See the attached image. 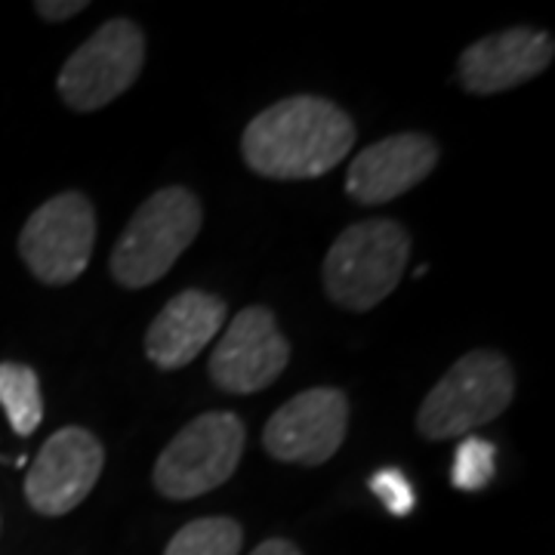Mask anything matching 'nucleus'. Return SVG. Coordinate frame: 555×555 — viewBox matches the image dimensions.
<instances>
[{
	"label": "nucleus",
	"mask_w": 555,
	"mask_h": 555,
	"mask_svg": "<svg viewBox=\"0 0 555 555\" xmlns=\"http://www.w3.org/2000/svg\"><path fill=\"white\" fill-rule=\"evenodd\" d=\"M356 145V124L337 102L321 96H291L247 124L241 155L266 179H318L331 173Z\"/></svg>",
	"instance_id": "obj_1"
},
{
	"label": "nucleus",
	"mask_w": 555,
	"mask_h": 555,
	"mask_svg": "<svg viewBox=\"0 0 555 555\" xmlns=\"http://www.w3.org/2000/svg\"><path fill=\"white\" fill-rule=\"evenodd\" d=\"M411 235L396 219H364L339 232L324 257V294L339 309L367 312L401 284Z\"/></svg>",
	"instance_id": "obj_2"
},
{
	"label": "nucleus",
	"mask_w": 555,
	"mask_h": 555,
	"mask_svg": "<svg viewBox=\"0 0 555 555\" xmlns=\"http://www.w3.org/2000/svg\"><path fill=\"white\" fill-rule=\"evenodd\" d=\"M201 222V201L182 185L160 189L142 201L108 259L115 281L130 291L160 281L198 238Z\"/></svg>",
	"instance_id": "obj_3"
},
{
	"label": "nucleus",
	"mask_w": 555,
	"mask_h": 555,
	"mask_svg": "<svg viewBox=\"0 0 555 555\" xmlns=\"http://www.w3.org/2000/svg\"><path fill=\"white\" fill-rule=\"evenodd\" d=\"M516 396V371L491 349H476L456 358V364L423 398L416 429L429 441L469 436L503 414Z\"/></svg>",
	"instance_id": "obj_4"
},
{
	"label": "nucleus",
	"mask_w": 555,
	"mask_h": 555,
	"mask_svg": "<svg viewBox=\"0 0 555 555\" xmlns=\"http://www.w3.org/2000/svg\"><path fill=\"white\" fill-rule=\"evenodd\" d=\"M244 423L238 414L210 411L182 426L155 463V488L167 500H195L217 491L238 469L244 454Z\"/></svg>",
	"instance_id": "obj_5"
},
{
	"label": "nucleus",
	"mask_w": 555,
	"mask_h": 555,
	"mask_svg": "<svg viewBox=\"0 0 555 555\" xmlns=\"http://www.w3.org/2000/svg\"><path fill=\"white\" fill-rule=\"evenodd\" d=\"M145 62V35L133 20H108L68 56L60 96L72 112H100L137 83Z\"/></svg>",
	"instance_id": "obj_6"
},
{
	"label": "nucleus",
	"mask_w": 555,
	"mask_h": 555,
	"mask_svg": "<svg viewBox=\"0 0 555 555\" xmlns=\"http://www.w3.org/2000/svg\"><path fill=\"white\" fill-rule=\"evenodd\" d=\"M96 244V210L87 195L62 192L43 201L20 232V254L40 284L62 287L83 275Z\"/></svg>",
	"instance_id": "obj_7"
},
{
	"label": "nucleus",
	"mask_w": 555,
	"mask_h": 555,
	"mask_svg": "<svg viewBox=\"0 0 555 555\" xmlns=\"http://www.w3.org/2000/svg\"><path fill=\"white\" fill-rule=\"evenodd\" d=\"M105 451L90 429L65 426L43 441L25 476V500L40 516H68L96 488Z\"/></svg>",
	"instance_id": "obj_8"
},
{
	"label": "nucleus",
	"mask_w": 555,
	"mask_h": 555,
	"mask_svg": "<svg viewBox=\"0 0 555 555\" xmlns=\"http://www.w3.org/2000/svg\"><path fill=\"white\" fill-rule=\"evenodd\" d=\"M349 429V401L334 386L306 389L269 416L262 448L281 463L321 466L337 454Z\"/></svg>",
	"instance_id": "obj_9"
},
{
	"label": "nucleus",
	"mask_w": 555,
	"mask_h": 555,
	"mask_svg": "<svg viewBox=\"0 0 555 555\" xmlns=\"http://www.w3.org/2000/svg\"><path fill=\"white\" fill-rule=\"evenodd\" d=\"M291 361V343L266 306L241 309L210 356V379L229 396H250L272 386Z\"/></svg>",
	"instance_id": "obj_10"
},
{
	"label": "nucleus",
	"mask_w": 555,
	"mask_h": 555,
	"mask_svg": "<svg viewBox=\"0 0 555 555\" xmlns=\"http://www.w3.org/2000/svg\"><path fill=\"white\" fill-rule=\"evenodd\" d=\"M553 56L555 43L546 31L518 25L469 43L456 62V72H460V83L469 93L494 96L543 75Z\"/></svg>",
	"instance_id": "obj_11"
},
{
	"label": "nucleus",
	"mask_w": 555,
	"mask_h": 555,
	"mask_svg": "<svg viewBox=\"0 0 555 555\" xmlns=\"http://www.w3.org/2000/svg\"><path fill=\"white\" fill-rule=\"evenodd\" d=\"M438 145L423 133H398L364 149L346 173V192L358 204H389L436 170Z\"/></svg>",
	"instance_id": "obj_12"
},
{
	"label": "nucleus",
	"mask_w": 555,
	"mask_h": 555,
	"mask_svg": "<svg viewBox=\"0 0 555 555\" xmlns=\"http://www.w3.org/2000/svg\"><path fill=\"white\" fill-rule=\"evenodd\" d=\"M225 321V302L189 287L170 299L145 334V356L160 371H179L214 343Z\"/></svg>",
	"instance_id": "obj_13"
},
{
	"label": "nucleus",
	"mask_w": 555,
	"mask_h": 555,
	"mask_svg": "<svg viewBox=\"0 0 555 555\" xmlns=\"http://www.w3.org/2000/svg\"><path fill=\"white\" fill-rule=\"evenodd\" d=\"M0 408L10 420L13 433L31 436L43 420V396L38 374L20 361H0Z\"/></svg>",
	"instance_id": "obj_14"
},
{
	"label": "nucleus",
	"mask_w": 555,
	"mask_h": 555,
	"mask_svg": "<svg viewBox=\"0 0 555 555\" xmlns=\"http://www.w3.org/2000/svg\"><path fill=\"white\" fill-rule=\"evenodd\" d=\"M244 531L235 518L207 516L179 528L164 555H241Z\"/></svg>",
	"instance_id": "obj_15"
},
{
	"label": "nucleus",
	"mask_w": 555,
	"mask_h": 555,
	"mask_svg": "<svg viewBox=\"0 0 555 555\" xmlns=\"http://www.w3.org/2000/svg\"><path fill=\"white\" fill-rule=\"evenodd\" d=\"M494 444L485 438H463L454 454L451 466V481L460 491H481L491 478H494Z\"/></svg>",
	"instance_id": "obj_16"
},
{
	"label": "nucleus",
	"mask_w": 555,
	"mask_h": 555,
	"mask_svg": "<svg viewBox=\"0 0 555 555\" xmlns=\"http://www.w3.org/2000/svg\"><path fill=\"white\" fill-rule=\"evenodd\" d=\"M371 491L383 500V506L392 516H408L414 509V488L404 478V473H398V469H379L377 476L371 478Z\"/></svg>",
	"instance_id": "obj_17"
},
{
	"label": "nucleus",
	"mask_w": 555,
	"mask_h": 555,
	"mask_svg": "<svg viewBox=\"0 0 555 555\" xmlns=\"http://www.w3.org/2000/svg\"><path fill=\"white\" fill-rule=\"evenodd\" d=\"M35 10L40 13V20L65 22L72 20V16H78V13H83L87 3L83 0H38Z\"/></svg>",
	"instance_id": "obj_18"
},
{
	"label": "nucleus",
	"mask_w": 555,
	"mask_h": 555,
	"mask_svg": "<svg viewBox=\"0 0 555 555\" xmlns=\"http://www.w3.org/2000/svg\"><path fill=\"white\" fill-rule=\"evenodd\" d=\"M250 555H302V553H299L291 540H284V537H272V540H262Z\"/></svg>",
	"instance_id": "obj_19"
}]
</instances>
